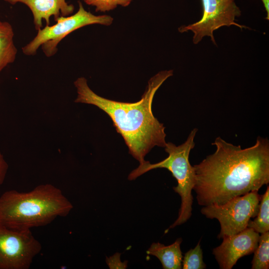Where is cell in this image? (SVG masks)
Segmentation results:
<instances>
[{"instance_id": "6da1fadb", "label": "cell", "mask_w": 269, "mask_h": 269, "mask_svg": "<svg viewBox=\"0 0 269 269\" xmlns=\"http://www.w3.org/2000/svg\"><path fill=\"white\" fill-rule=\"evenodd\" d=\"M215 151L193 166V189L199 205H222L231 199L258 191L269 183V140L258 136L242 149L219 136Z\"/></svg>"}, {"instance_id": "7a4b0ae2", "label": "cell", "mask_w": 269, "mask_h": 269, "mask_svg": "<svg viewBox=\"0 0 269 269\" xmlns=\"http://www.w3.org/2000/svg\"><path fill=\"white\" fill-rule=\"evenodd\" d=\"M173 75V70H163L151 77L140 100L136 102H122L106 99L95 93L84 77L78 78L74 85L78 96L75 102L95 105L112 119L117 132L127 145L129 153L139 164L155 146L164 147L166 134L163 124L152 112L154 96L163 83Z\"/></svg>"}, {"instance_id": "3957f363", "label": "cell", "mask_w": 269, "mask_h": 269, "mask_svg": "<svg viewBox=\"0 0 269 269\" xmlns=\"http://www.w3.org/2000/svg\"><path fill=\"white\" fill-rule=\"evenodd\" d=\"M72 208L62 191L50 184L26 192L8 190L0 196V224L15 230H31L66 217Z\"/></svg>"}, {"instance_id": "277c9868", "label": "cell", "mask_w": 269, "mask_h": 269, "mask_svg": "<svg viewBox=\"0 0 269 269\" xmlns=\"http://www.w3.org/2000/svg\"><path fill=\"white\" fill-rule=\"evenodd\" d=\"M197 131L196 128L193 129L186 141L178 146L170 142H166L164 148L168 154L167 157L153 164L145 160L128 176L129 180H134L144 173L156 168H166L171 173L177 181V185L173 187V190L181 197V203L178 217L169 229L184 223L192 215L193 200L192 190L196 178L194 168L189 162V156L195 146L194 138Z\"/></svg>"}, {"instance_id": "5b68a950", "label": "cell", "mask_w": 269, "mask_h": 269, "mask_svg": "<svg viewBox=\"0 0 269 269\" xmlns=\"http://www.w3.org/2000/svg\"><path fill=\"white\" fill-rule=\"evenodd\" d=\"M78 10L75 14L60 16L54 19L55 24L46 25L38 30L35 37L22 48L23 53L26 55H34L41 46L45 55L51 57L57 52V46L59 42L72 32L90 24L109 26L112 23L113 18L111 16L94 15L86 10L81 1H78Z\"/></svg>"}, {"instance_id": "8992f818", "label": "cell", "mask_w": 269, "mask_h": 269, "mask_svg": "<svg viewBox=\"0 0 269 269\" xmlns=\"http://www.w3.org/2000/svg\"><path fill=\"white\" fill-rule=\"evenodd\" d=\"M261 197L258 191H251L222 205L203 206L201 212L208 218L219 221L221 230L218 238H222L237 234L248 227L251 219L258 214Z\"/></svg>"}, {"instance_id": "52a82bcc", "label": "cell", "mask_w": 269, "mask_h": 269, "mask_svg": "<svg viewBox=\"0 0 269 269\" xmlns=\"http://www.w3.org/2000/svg\"><path fill=\"white\" fill-rule=\"evenodd\" d=\"M41 249L31 230H15L0 224V269H28Z\"/></svg>"}, {"instance_id": "ba28073f", "label": "cell", "mask_w": 269, "mask_h": 269, "mask_svg": "<svg viewBox=\"0 0 269 269\" xmlns=\"http://www.w3.org/2000/svg\"><path fill=\"white\" fill-rule=\"evenodd\" d=\"M203 14L201 19L188 25L178 28L181 32L192 31L193 42L199 43L205 36H209L216 45L213 32L222 26L235 25L241 28H247L245 25L235 22L236 18L241 14V11L235 0H201Z\"/></svg>"}, {"instance_id": "9c48e42d", "label": "cell", "mask_w": 269, "mask_h": 269, "mask_svg": "<svg viewBox=\"0 0 269 269\" xmlns=\"http://www.w3.org/2000/svg\"><path fill=\"white\" fill-rule=\"evenodd\" d=\"M259 237V233L249 227L237 234L223 237L221 244L213 250L220 269H231L239 259L254 253Z\"/></svg>"}, {"instance_id": "30bf717a", "label": "cell", "mask_w": 269, "mask_h": 269, "mask_svg": "<svg viewBox=\"0 0 269 269\" xmlns=\"http://www.w3.org/2000/svg\"><path fill=\"white\" fill-rule=\"evenodd\" d=\"M11 4L21 2L26 5L31 10L35 29L38 30L42 26L44 19L46 25L50 24L52 16L54 19L60 16H67L73 13L74 6L69 4L66 0H4Z\"/></svg>"}, {"instance_id": "8fae6325", "label": "cell", "mask_w": 269, "mask_h": 269, "mask_svg": "<svg viewBox=\"0 0 269 269\" xmlns=\"http://www.w3.org/2000/svg\"><path fill=\"white\" fill-rule=\"evenodd\" d=\"M182 241L181 238H178L168 246L159 242L153 243L146 253L156 257L164 269H181L183 259L180 249Z\"/></svg>"}, {"instance_id": "7c38bea8", "label": "cell", "mask_w": 269, "mask_h": 269, "mask_svg": "<svg viewBox=\"0 0 269 269\" xmlns=\"http://www.w3.org/2000/svg\"><path fill=\"white\" fill-rule=\"evenodd\" d=\"M13 36L11 24L0 21V72L15 60L17 50L14 44Z\"/></svg>"}, {"instance_id": "4fadbf2b", "label": "cell", "mask_w": 269, "mask_h": 269, "mask_svg": "<svg viewBox=\"0 0 269 269\" xmlns=\"http://www.w3.org/2000/svg\"><path fill=\"white\" fill-rule=\"evenodd\" d=\"M256 218L250 221L248 227L258 233H263L269 231V187L264 195L261 196L259 210Z\"/></svg>"}, {"instance_id": "5bb4252c", "label": "cell", "mask_w": 269, "mask_h": 269, "mask_svg": "<svg viewBox=\"0 0 269 269\" xmlns=\"http://www.w3.org/2000/svg\"><path fill=\"white\" fill-rule=\"evenodd\" d=\"M252 261V269L269 268V232L260 235L258 246Z\"/></svg>"}, {"instance_id": "9a60e30c", "label": "cell", "mask_w": 269, "mask_h": 269, "mask_svg": "<svg viewBox=\"0 0 269 269\" xmlns=\"http://www.w3.org/2000/svg\"><path fill=\"white\" fill-rule=\"evenodd\" d=\"M206 266L203 262V252L200 241L195 247L187 252L182 259V268L183 269H203Z\"/></svg>"}, {"instance_id": "2e32d148", "label": "cell", "mask_w": 269, "mask_h": 269, "mask_svg": "<svg viewBox=\"0 0 269 269\" xmlns=\"http://www.w3.org/2000/svg\"><path fill=\"white\" fill-rule=\"evenodd\" d=\"M86 4L96 7V11L106 12L113 10L118 5L126 7L132 0H83Z\"/></svg>"}, {"instance_id": "e0dca14e", "label": "cell", "mask_w": 269, "mask_h": 269, "mask_svg": "<svg viewBox=\"0 0 269 269\" xmlns=\"http://www.w3.org/2000/svg\"><path fill=\"white\" fill-rule=\"evenodd\" d=\"M121 254L116 253L110 257H106V262L111 269H125L127 268L128 261L122 262L120 259Z\"/></svg>"}, {"instance_id": "ac0fdd59", "label": "cell", "mask_w": 269, "mask_h": 269, "mask_svg": "<svg viewBox=\"0 0 269 269\" xmlns=\"http://www.w3.org/2000/svg\"><path fill=\"white\" fill-rule=\"evenodd\" d=\"M7 168V164L0 152V185L3 182Z\"/></svg>"}, {"instance_id": "d6986e66", "label": "cell", "mask_w": 269, "mask_h": 269, "mask_svg": "<svg viewBox=\"0 0 269 269\" xmlns=\"http://www.w3.org/2000/svg\"><path fill=\"white\" fill-rule=\"evenodd\" d=\"M266 11L269 10V0H261Z\"/></svg>"}]
</instances>
